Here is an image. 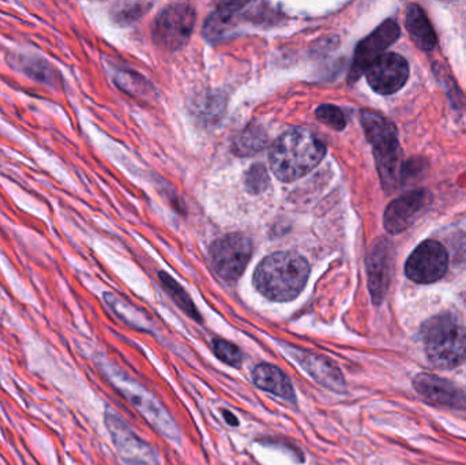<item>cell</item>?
I'll return each instance as SVG.
<instances>
[{"label": "cell", "mask_w": 466, "mask_h": 465, "mask_svg": "<svg viewBox=\"0 0 466 465\" xmlns=\"http://www.w3.org/2000/svg\"><path fill=\"white\" fill-rule=\"evenodd\" d=\"M390 280V258L389 250L383 243L375 246L369 258V281L372 299L380 303L388 291Z\"/></svg>", "instance_id": "obj_16"}, {"label": "cell", "mask_w": 466, "mask_h": 465, "mask_svg": "<svg viewBox=\"0 0 466 465\" xmlns=\"http://www.w3.org/2000/svg\"><path fill=\"white\" fill-rule=\"evenodd\" d=\"M160 280L163 283L166 291L171 295L172 299L175 300L177 306L185 311L187 316L191 318L196 319L197 322L202 321V317L199 316L198 310H197L196 305H194L191 298L188 297L187 292L183 289L182 286L177 283L171 276L167 273H160Z\"/></svg>", "instance_id": "obj_22"}, {"label": "cell", "mask_w": 466, "mask_h": 465, "mask_svg": "<svg viewBox=\"0 0 466 465\" xmlns=\"http://www.w3.org/2000/svg\"><path fill=\"white\" fill-rule=\"evenodd\" d=\"M367 81L380 95L399 92L410 76V66L404 57L397 54H385L370 66Z\"/></svg>", "instance_id": "obj_12"}, {"label": "cell", "mask_w": 466, "mask_h": 465, "mask_svg": "<svg viewBox=\"0 0 466 465\" xmlns=\"http://www.w3.org/2000/svg\"><path fill=\"white\" fill-rule=\"evenodd\" d=\"M10 63L11 67L38 84L54 87L59 82L56 68L44 57L35 56V55H14L11 56Z\"/></svg>", "instance_id": "obj_15"}, {"label": "cell", "mask_w": 466, "mask_h": 465, "mask_svg": "<svg viewBox=\"0 0 466 465\" xmlns=\"http://www.w3.org/2000/svg\"><path fill=\"white\" fill-rule=\"evenodd\" d=\"M251 256V240L241 234H231L213 243L210 264L221 278L235 281L246 270Z\"/></svg>", "instance_id": "obj_7"}, {"label": "cell", "mask_w": 466, "mask_h": 465, "mask_svg": "<svg viewBox=\"0 0 466 465\" xmlns=\"http://www.w3.org/2000/svg\"><path fill=\"white\" fill-rule=\"evenodd\" d=\"M326 155V147L306 128H290L270 149V167L282 182H293L315 168Z\"/></svg>", "instance_id": "obj_1"}, {"label": "cell", "mask_w": 466, "mask_h": 465, "mask_svg": "<svg viewBox=\"0 0 466 465\" xmlns=\"http://www.w3.org/2000/svg\"><path fill=\"white\" fill-rule=\"evenodd\" d=\"M115 82L120 89L125 92L131 93V95H141L145 92V86H147V81L141 78V76H137L134 73H127V71H122L117 73L115 76Z\"/></svg>", "instance_id": "obj_27"}, {"label": "cell", "mask_w": 466, "mask_h": 465, "mask_svg": "<svg viewBox=\"0 0 466 465\" xmlns=\"http://www.w3.org/2000/svg\"><path fill=\"white\" fill-rule=\"evenodd\" d=\"M252 3L229 2L220 5V7L208 18L204 27V35L212 43L231 37L233 33L238 32L246 24H257L260 21L257 15L251 16L254 10Z\"/></svg>", "instance_id": "obj_9"}, {"label": "cell", "mask_w": 466, "mask_h": 465, "mask_svg": "<svg viewBox=\"0 0 466 465\" xmlns=\"http://www.w3.org/2000/svg\"><path fill=\"white\" fill-rule=\"evenodd\" d=\"M431 194L426 190L410 191L394 199L385 212V228L389 234L407 231L416 218L431 204Z\"/></svg>", "instance_id": "obj_13"}, {"label": "cell", "mask_w": 466, "mask_h": 465, "mask_svg": "<svg viewBox=\"0 0 466 465\" xmlns=\"http://www.w3.org/2000/svg\"><path fill=\"white\" fill-rule=\"evenodd\" d=\"M266 144H268L266 131L260 126L249 125L236 138L233 147H235L236 155L252 156L265 149Z\"/></svg>", "instance_id": "obj_21"}, {"label": "cell", "mask_w": 466, "mask_h": 465, "mask_svg": "<svg viewBox=\"0 0 466 465\" xmlns=\"http://www.w3.org/2000/svg\"><path fill=\"white\" fill-rule=\"evenodd\" d=\"M361 123L367 138L374 147L375 161L382 185L389 190H394L399 186L402 174V152L397 139L396 128L385 117L370 111L361 114Z\"/></svg>", "instance_id": "obj_3"}, {"label": "cell", "mask_w": 466, "mask_h": 465, "mask_svg": "<svg viewBox=\"0 0 466 465\" xmlns=\"http://www.w3.org/2000/svg\"><path fill=\"white\" fill-rule=\"evenodd\" d=\"M315 115L320 122L325 123L326 126L334 128V130H344L345 126H347V120H345L341 109L339 106H331V104H323V106H318Z\"/></svg>", "instance_id": "obj_25"}, {"label": "cell", "mask_w": 466, "mask_h": 465, "mask_svg": "<svg viewBox=\"0 0 466 465\" xmlns=\"http://www.w3.org/2000/svg\"><path fill=\"white\" fill-rule=\"evenodd\" d=\"M415 385L416 389H418L424 398L434 401V403L451 406V403H454V401L459 399V395H457L456 389H453V387H451L448 382L442 381V379L430 376V374L419 376Z\"/></svg>", "instance_id": "obj_19"}, {"label": "cell", "mask_w": 466, "mask_h": 465, "mask_svg": "<svg viewBox=\"0 0 466 465\" xmlns=\"http://www.w3.org/2000/svg\"><path fill=\"white\" fill-rule=\"evenodd\" d=\"M449 267L446 248L435 240L421 243L407 261L405 272L410 280L419 284H431L445 276Z\"/></svg>", "instance_id": "obj_8"}, {"label": "cell", "mask_w": 466, "mask_h": 465, "mask_svg": "<svg viewBox=\"0 0 466 465\" xmlns=\"http://www.w3.org/2000/svg\"><path fill=\"white\" fill-rule=\"evenodd\" d=\"M104 299H106V303L109 306V308H111L122 321L130 325V327L141 330H150V328H152V321L147 318V316H145L138 308L128 305L127 302L117 298L116 295L106 294Z\"/></svg>", "instance_id": "obj_20"}, {"label": "cell", "mask_w": 466, "mask_h": 465, "mask_svg": "<svg viewBox=\"0 0 466 465\" xmlns=\"http://www.w3.org/2000/svg\"><path fill=\"white\" fill-rule=\"evenodd\" d=\"M309 276V262L304 257L296 253H274L258 265L254 284L268 299L289 302L303 291Z\"/></svg>", "instance_id": "obj_2"}, {"label": "cell", "mask_w": 466, "mask_h": 465, "mask_svg": "<svg viewBox=\"0 0 466 465\" xmlns=\"http://www.w3.org/2000/svg\"><path fill=\"white\" fill-rule=\"evenodd\" d=\"M224 417H226L227 423L231 426H238V420H236L235 417H233L232 414H229L228 411H224Z\"/></svg>", "instance_id": "obj_28"}, {"label": "cell", "mask_w": 466, "mask_h": 465, "mask_svg": "<svg viewBox=\"0 0 466 465\" xmlns=\"http://www.w3.org/2000/svg\"><path fill=\"white\" fill-rule=\"evenodd\" d=\"M106 428L114 440L117 452L128 465H160L157 456L149 445L134 434V431L123 422L122 418L108 412L106 417Z\"/></svg>", "instance_id": "obj_10"}, {"label": "cell", "mask_w": 466, "mask_h": 465, "mask_svg": "<svg viewBox=\"0 0 466 465\" xmlns=\"http://www.w3.org/2000/svg\"><path fill=\"white\" fill-rule=\"evenodd\" d=\"M268 171H266L265 166L262 164H255L254 167L249 168V171L246 175V188L248 193L260 194L268 187Z\"/></svg>", "instance_id": "obj_26"}, {"label": "cell", "mask_w": 466, "mask_h": 465, "mask_svg": "<svg viewBox=\"0 0 466 465\" xmlns=\"http://www.w3.org/2000/svg\"><path fill=\"white\" fill-rule=\"evenodd\" d=\"M152 3H117L112 7V18L116 24L128 25L141 18L150 7Z\"/></svg>", "instance_id": "obj_23"}, {"label": "cell", "mask_w": 466, "mask_h": 465, "mask_svg": "<svg viewBox=\"0 0 466 465\" xmlns=\"http://www.w3.org/2000/svg\"><path fill=\"white\" fill-rule=\"evenodd\" d=\"M213 351H215L216 357L227 365L238 368L243 363V354H241L240 349L235 344L223 340V339L213 340Z\"/></svg>", "instance_id": "obj_24"}, {"label": "cell", "mask_w": 466, "mask_h": 465, "mask_svg": "<svg viewBox=\"0 0 466 465\" xmlns=\"http://www.w3.org/2000/svg\"><path fill=\"white\" fill-rule=\"evenodd\" d=\"M408 33L413 43L423 49V51H431L437 45V35L430 24L424 11L418 5H408L407 22H405Z\"/></svg>", "instance_id": "obj_18"}, {"label": "cell", "mask_w": 466, "mask_h": 465, "mask_svg": "<svg viewBox=\"0 0 466 465\" xmlns=\"http://www.w3.org/2000/svg\"><path fill=\"white\" fill-rule=\"evenodd\" d=\"M108 379H111L112 384L136 406V409L147 418V422L157 429L161 434L168 437V439L174 440V441H179L180 433L177 429V423L172 420L169 412L164 409L163 404L150 395L144 387L138 384V382L133 381L128 379L126 374L120 373L116 369L112 368L111 370L106 373Z\"/></svg>", "instance_id": "obj_5"}, {"label": "cell", "mask_w": 466, "mask_h": 465, "mask_svg": "<svg viewBox=\"0 0 466 465\" xmlns=\"http://www.w3.org/2000/svg\"><path fill=\"white\" fill-rule=\"evenodd\" d=\"M289 349L290 357L295 358L296 362L323 387L329 389L341 390L344 388V379L337 366L328 358L320 355L309 354L301 349Z\"/></svg>", "instance_id": "obj_14"}, {"label": "cell", "mask_w": 466, "mask_h": 465, "mask_svg": "<svg viewBox=\"0 0 466 465\" xmlns=\"http://www.w3.org/2000/svg\"><path fill=\"white\" fill-rule=\"evenodd\" d=\"M254 384L260 389L279 396L288 401H295L296 395L292 382L285 376L284 371L273 365H259L252 371Z\"/></svg>", "instance_id": "obj_17"}, {"label": "cell", "mask_w": 466, "mask_h": 465, "mask_svg": "<svg viewBox=\"0 0 466 465\" xmlns=\"http://www.w3.org/2000/svg\"><path fill=\"white\" fill-rule=\"evenodd\" d=\"M426 351L432 365L454 369L466 359V328L451 316H441L424 328Z\"/></svg>", "instance_id": "obj_4"}, {"label": "cell", "mask_w": 466, "mask_h": 465, "mask_svg": "<svg viewBox=\"0 0 466 465\" xmlns=\"http://www.w3.org/2000/svg\"><path fill=\"white\" fill-rule=\"evenodd\" d=\"M400 37V26L394 21H386L371 33L369 37L359 43L350 68V81L355 82L361 74L369 70L370 66L382 56L383 51L389 48Z\"/></svg>", "instance_id": "obj_11"}, {"label": "cell", "mask_w": 466, "mask_h": 465, "mask_svg": "<svg viewBox=\"0 0 466 465\" xmlns=\"http://www.w3.org/2000/svg\"><path fill=\"white\" fill-rule=\"evenodd\" d=\"M196 18V10L187 3L168 5L156 18L153 40L169 51L182 48L193 35Z\"/></svg>", "instance_id": "obj_6"}]
</instances>
